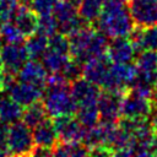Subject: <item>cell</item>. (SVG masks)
Listing matches in <instances>:
<instances>
[{
	"instance_id": "6da1fadb",
	"label": "cell",
	"mask_w": 157,
	"mask_h": 157,
	"mask_svg": "<svg viewBox=\"0 0 157 157\" xmlns=\"http://www.w3.org/2000/svg\"><path fill=\"white\" fill-rule=\"evenodd\" d=\"M109 38L128 37L134 28L130 13L120 0H105L94 26Z\"/></svg>"
},
{
	"instance_id": "7a4b0ae2",
	"label": "cell",
	"mask_w": 157,
	"mask_h": 157,
	"mask_svg": "<svg viewBox=\"0 0 157 157\" xmlns=\"http://www.w3.org/2000/svg\"><path fill=\"white\" fill-rule=\"evenodd\" d=\"M43 103L50 118L64 114L75 115L78 109V105L71 97L70 87L44 91Z\"/></svg>"
},
{
	"instance_id": "3957f363",
	"label": "cell",
	"mask_w": 157,
	"mask_h": 157,
	"mask_svg": "<svg viewBox=\"0 0 157 157\" xmlns=\"http://www.w3.org/2000/svg\"><path fill=\"white\" fill-rule=\"evenodd\" d=\"M9 155L33 156L36 145L31 129L22 121H15L10 125L7 139Z\"/></svg>"
},
{
	"instance_id": "277c9868",
	"label": "cell",
	"mask_w": 157,
	"mask_h": 157,
	"mask_svg": "<svg viewBox=\"0 0 157 157\" xmlns=\"http://www.w3.org/2000/svg\"><path fill=\"white\" fill-rule=\"evenodd\" d=\"M153 108L151 98L139 94L128 87L120 103V117L123 118H148Z\"/></svg>"
},
{
	"instance_id": "5b68a950",
	"label": "cell",
	"mask_w": 157,
	"mask_h": 157,
	"mask_svg": "<svg viewBox=\"0 0 157 157\" xmlns=\"http://www.w3.org/2000/svg\"><path fill=\"white\" fill-rule=\"evenodd\" d=\"M128 11L134 26H157V0H128Z\"/></svg>"
},
{
	"instance_id": "8992f818",
	"label": "cell",
	"mask_w": 157,
	"mask_h": 157,
	"mask_svg": "<svg viewBox=\"0 0 157 157\" xmlns=\"http://www.w3.org/2000/svg\"><path fill=\"white\" fill-rule=\"evenodd\" d=\"M59 140L61 142H81L83 140L86 129L75 115L64 114L52 118Z\"/></svg>"
},
{
	"instance_id": "52a82bcc",
	"label": "cell",
	"mask_w": 157,
	"mask_h": 157,
	"mask_svg": "<svg viewBox=\"0 0 157 157\" xmlns=\"http://www.w3.org/2000/svg\"><path fill=\"white\" fill-rule=\"evenodd\" d=\"M125 92L105 91L102 90L97 101V108L99 113V121L117 123L120 118V103Z\"/></svg>"
},
{
	"instance_id": "ba28073f",
	"label": "cell",
	"mask_w": 157,
	"mask_h": 157,
	"mask_svg": "<svg viewBox=\"0 0 157 157\" xmlns=\"http://www.w3.org/2000/svg\"><path fill=\"white\" fill-rule=\"evenodd\" d=\"M101 87L96 83L80 77L70 83V93L78 107L97 104L98 97L101 94Z\"/></svg>"
},
{
	"instance_id": "9c48e42d",
	"label": "cell",
	"mask_w": 157,
	"mask_h": 157,
	"mask_svg": "<svg viewBox=\"0 0 157 157\" xmlns=\"http://www.w3.org/2000/svg\"><path fill=\"white\" fill-rule=\"evenodd\" d=\"M0 59L5 70L18 74L20 69L29 59V56L25 44L7 43L6 45L0 48Z\"/></svg>"
},
{
	"instance_id": "30bf717a",
	"label": "cell",
	"mask_w": 157,
	"mask_h": 157,
	"mask_svg": "<svg viewBox=\"0 0 157 157\" xmlns=\"http://www.w3.org/2000/svg\"><path fill=\"white\" fill-rule=\"evenodd\" d=\"M32 130H33L32 135H33V141L36 147L47 150L53 155V150L60 140L52 118H45L38 125H36Z\"/></svg>"
},
{
	"instance_id": "8fae6325",
	"label": "cell",
	"mask_w": 157,
	"mask_h": 157,
	"mask_svg": "<svg viewBox=\"0 0 157 157\" xmlns=\"http://www.w3.org/2000/svg\"><path fill=\"white\" fill-rule=\"evenodd\" d=\"M10 97L17 102L21 107H26L33 102L43 99L44 96V88L40 86H37L34 83L18 81L9 90Z\"/></svg>"
},
{
	"instance_id": "7c38bea8",
	"label": "cell",
	"mask_w": 157,
	"mask_h": 157,
	"mask_svg": "<svg viewBox=\"0 0 157 157\" xmlns=\"http://www.w3.org/2000/svg\"><path fill=\"white\" fill-rule=\"evenodd\" d=\"M107 55L112 63L115 64H126L131 63L136 54L131 45V42L128 37H114L108 42Z\"/></svg>"
},
{
	"instance_id": "4fadbf2b",
	"label": "cell",
	"mask_w": 157,
	"mask_h": 157,
	"mask_svg": "<svg viewBox=\"0 0 157 157\" xmlns=\"http://www.w3.org/2000/svg\"><path fill=\"white\" fill-rule=\"evenodd\" d=\"M110 65L112 61L107 53H104L101 56L90 59L82 65V77L101 87Z\"/></svg>"
},
{
	"instance_id": "5bb4252c",
	"label": "cell",
	"mask_w": 157,
	"mask_h": 157,
	"mask_svg": "<svg viewBox=\"0 0 157 157\" xmlns=\"http://www.w3.org/2000/svg\"><path fill=\"white\" fill-rule=\"evenodd\" d=\"M15 25L25 38H28L38 31L39 15L26 5H18L15 12Z\"/></svg>"
},
{
	"instance_id": "9a60e30c",
	"label": "cell",
	"mask_w": 157,
	"mask_h": 157,
	"mask_svg": "<svg viewBox=\"0 0 157 157\" xmlns=\"http://www.w3.org/2000/svg\"><path fill=\"white\" fill-rule=\"evenodd\" d=\"M47 76H48V72L43 63L38 61L37 59H31V60H27L23 64V66L20 69L17 74V80L23 81V82L34 83L45 90Z\"/></svg>"
},
{
	"instance_id": "2e32d148",
	"label": "cell",
	"mask_w": 157,
	"mask_h": 157,
	"mask_svg": "<svg viewBox=\"0 0 157 157\" xmlns=\"http://www.w3.org/2000/svg\"><path fill=\"white\" fill-rule=\"evenodd\" d=\"M45 118H48V113H47L43 101L40 99V101L33 102V103L23 107L21 121L25 123L29 129H33L36 125H38Z\"/></svg>"
},
{
	"instance_id": "e0dca14e",
	"label": "cell",
	"mask_w": 157,
	"mask_h": 157,
	"mask_svg": "<svg viewBox=\"0 0 157 157\" xmlns=\"http://www.w3.org/2000/svg\"><path fill=\"white\" fill-rule=\"evenodd\" d=\"M137 72L157 76V50L146 49L139 53L135 58Z\"/></svg>"
},
{
	"instance_id": "ac0fdd59",
	"label": "cell",
	"mask_w": 157,
	"mask_h": 157,
	"mask_svg": "<svg viewBox=\"0 0 157 157\" xmlns=\"http://www.w3.org/2000/svg\"><path fill=\"white\" fill-rule=\"evenodd\" d=\"M23 107L15 102L10 96L0 98V119L6 123H15L21 119Z\"/></svg>"
},
{
	"instance_id": "d6986e66",
	"label": "cell",
	"mask_w": 157,
	"mask_h": 157,
	"mask_svg": "<svg viewBox=\"0 0 157 157\" xmlns=\"http://www.w3.org/2000/svg\"><path fill=\"white\" fill-rule=\"evenodd\" d=\"M29 59H38L42 58V55L48 49V37L42 33H34L33 36L26 38V42L23 43Z\"/></svg>"
},
{
	"instance_id": "ffe728a7",
	"label": "cell",
	"mask_w": 157,
	"mask_h": 157,
	"mask_svg": "<svg viewBox=\"0 0 157 157\" xmlns=\"http://www.w3.org/2000/svg\"><path fill=\"white\" fill-rule=\"evenodd\" d=\"M105 0H82L78 6V15L88 23L94 25L101 15Z\"/></svg>"
},
{
	"instance_id": "44dd1931",
	"label": "cell",
	"mask_w": 157,
	"mask_h": 157,
	"mask_svg": "<svg viewBox=\"0 0 157 157\" xmlns=\"http://www.w3.org/2000/svg\"><path fill=\"white\" fill-rule=\"evenodd\" d=\"M42 59H43V65L45 66V69L49 70L50 72H55V71H61V69L69 61L70 55L47 49L45 53L42 55Z\"/></svg>"
},
{
	"instance_id": "7402d4cb",
	"label": "cell",
	"mask_w": 157,
	"mask_h": 157,
	"mask_svg": "<svg viewBox=\"0 0 157 157\" xmlns=\"http://www.w3.org/2000/svg\"><path fill=\"white\" fill-rule=\"evenodd\" d=\"M54 156H88V148L81 142H61L59 141L58 145L53 150Z\"/></svg>"
},
{
	"instance_id": "603a6c76",
	"label": "cell",
	"mask_w": 157,
	"mask_h": 157,
	"mask_svg": "<svg viewBox=\"0 0 157 157\" xmlns=\"http://www.w3.org/2000/svg\"><path fill=\"white\" fill-rule=\"evenodd\" d=\"M75 115L85 128H92L97 125L99 121V113H98L97 104L78 107Z\"/></svg>"
},
{
	"instance_id": "cb8c5ba5",
	"label": "cell",
	"mask_w": 157,
	"mask_h": 157,
	"mask_svg": "<svg viewBox=\"0 0 157 157\" xmlns=\"http://www.w3.org/2000/svg\"><path fill=\"white\" fill-rule=\"evenodd\" d=\"M53 15L55 16L58 25L75 17L78 15V10L72 6L70 2H67L66 0H56L54 9H53Z\"/></svg>"
},
{
	"instance_id": "d4e9b609",
	"label": "cell",
	"mask_w": 157,
	"mask_h": 157,
	"mask_svg": "<svg viewBox=\"0 0 157 157\" xmlns=\"http://www.w3.org/2000/svg\"><path fill=\"white\" fill-rule=\"evenodd\" d=\"M38 33H42L47 37H50L55 32H58V21L53 12L39 15L38 18Z\"/></svg>"
},
{
	"instance_id": "484cf974",
	"label": "cell",
	"mask_w": 157,
	"mask_h": 157,
	"mask_svg": "<svg viewBox=\"0 0 157 157\" xmlns=\"http://www.w3.org/2000/svg\"><path fill=\"white\" fill-rule=\"evenodd\" d=\"M0 36L7 43H22L25 40V37L21 34L16 25L10 21L0 25Z\"/></svg>"
},
{
	"instance_id": "4316f807",
	"label": "cell",
	"mask_w": 157,
	"mask_h": 157,
	"mask_svg": "<svg viewBox=\"0 0 157 157\" xmlns=\"http://www.w3.org/2000/svg\"><path fill=\"white\" fill-rule=\"evenodd\" d=\"M48 49L54 50L61 54H69V38L66 34L60 32H55L50 37H48Z\"/></svg>"
},
{
	"instance_id": "83f0119b",
	"label": "cell",
	"mask_w": 157,
	"mask_h": 157,
	"mask_svg": "<svg viewBox=\"0 0 157 157\" xmlns=\"http://www.w3.org/2000/svg\"><path fill=\"white\" fill-rule=\"evenodd\" d=\"M141 47L144 50H157V26L141 28Z\"/></svg>"
},
{
	"instance_id": "f1b7e54d",
	"label": "cell",
	"mask_w": 157,
	"mask_h": 157,
	"mask_svg": "<svg viewBox=\"0 0 157 157\" xmlns=\"http://www.w3.org/2000/svg\"><path fill=\"white\" fill-rule=\"evenodd\" d=\"M60 72H61V74L65 76V78L71 83V82H74L75 80L82 77V64L70 58L69 61L65 64V66L61 69Z\"/></svg>"
},
{
	"instance_id": "f546056e",
	"label": "cell",
	"mask_w": 157,
	"mask_h": 157,
	"mask_svg": "<svg viewBox=\"0 0 157 157\" xmlns=\"http://www.w3.org/2000/svg\"><path fill=\"white\" fill-rule=\"evenodd\" d=\"M18 7L17 0H0V25L10 21Z\"/></svg>"
},
{
	"instance_id": "4dcf8cb0",
	"label": "cell",
	"mask_w": 157,
	"mask_h": 157,
	"mask_svg": "<svg viewBox=\"0 0 157 157\" xmlns=\"http://www.w3.org/2000/svg\"><path fill=\"white\" fill-rule=\"evenodd\" d=\"M55 2L56 0H31L29 5L38 15H44L53 12Z\"/></svg>"
},
{
	"instance_id": "1f68e13d",
	"label": "cell",
	"mask_w": 157,
	"mask_h": 157,
	"mask_svg": "<svg viewBox=\"0 0 157 157\" xmlns=\"http://www.w3.org/2000/svg\"><path fill=\"white\" fill-rule=\"evenodd\" d=\"M9 123L4 121L0 119V150L5 153L9 155V148H7V139H9Z\"/></svg>"
},
{
	"instance_id": "d6a6232c",
	"label": "cell",
	"mask_w": 157,
	"mask_h": 157,
	"mask_svg": "<svg viewBox=\"0 0 157 157\" xmlns=\"http://www.w3.org/2000/svg\"><path fill=\"white\" fill-rule=\"evenodd\" d=\"M148 118H151L150 119V124H151L153 131L157 132V104H153L152 112H151V114H150Z\"/></svg>"
},
{
	"instance_id": "836d02e7",
	"label": "cell",
	"mask_w": 157,
	"mask_h": 157,
	"mask_svg": "<svg viewBox=\"0 0 157 157\" xmlns=\"http://www.w3.org/2000/svg\"><path fill=\"white\" fill-rule=\"evenodd\" d=\"M151 151L153 156H157V132H155L152 142H151Z\"/></svg>"
},
{
	"instance_id": "e575fe53",
	"label": "cell",
	"mask_w": 157,
	"mask_h": 157,
	"mask_svg": "<svg viewBox=\"0 0 157 157\" xmlns=\"http://www.w3.org/2000/svg\"><path fill=\"white\" fill-rule=\"evenodd\" d=\"M152 103L153 104H157V78H156V82H155V86H153V92H152Z\"/></svg>"
},
{
	"instance_id": "d590c367",
	"label": "cell",
	"mask_w": 157,
	"mask_h": 157,
	"mask_svg": "<svg viewBox=\"0 0 157 157\" xmlns=\"http://www.w3.org/2000/svg\"><path fill=\"white\" fill-rule=\"evenodd\" d=\"M18 1V5H26L28 6L31 4V0H17Z\"/></svg>"
},
{
	"instance_id": "8d00e7d4",
	"label": "cell",
	"mask_w": 157,
	"mask_h": 157,
	"mask_svg": "<svg viewBox=\"0 0 157 157\" xmlns=\"http://www.w3.org/2000/svg\"><path fill=\"white\" fill-rule=\"evenodd\" d=\"M2 71H4V65H2V61H1V59H0V75L2 74Z\"/></svg>"
},
{
	"instance_id": "74e56055",
	"label": "cell",
	"mask_w": 157,
	"mask_h": 157,
	"mask_svg": "<svg viewBox=\"0 0 157 157\" xmlns=\"http://www.w3.org/2000/svg\"><path fill=\"white\" fill-rule=\"evenodd\" d=\"M0 156H5V153H4V152H2L1 150H0Z\"/></svg>"
},
{
	"instance_id": "f35d334b",
	"label": "cell",
	"mask_w": 157,
	"mask_h": 157,
	"mask_svg": "<svg viewBox=\"0 0 157 157\" xmlns=\"http://www.w3.org/2000/svg\"><path fill=\"white\" fill-rule=\"evenodd\" d=\"M1 40H2V38H1V36H0V48H1V47H2V45H1V43H2V42H1Z\"/></svg>"
}]
</instances>
